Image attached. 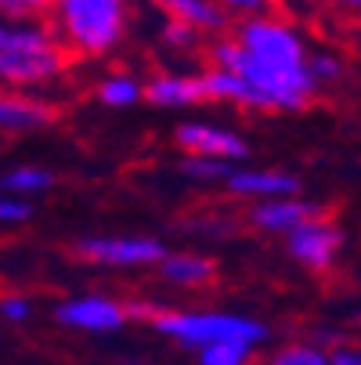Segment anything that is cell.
Returning <instances> with one entry per match:
<instances>
[{"mask_svg": "<svg viewBox=\"0 0 361 365\" xmlns=\"http://www.w3.org/2000/svg\"><path fill=\"white\" fill-rule=\"evenodd\" d=\"M69 62L47 19H0V91H40L62 80Z\"/></svg>", "mask_w": 361, "mask_h": 365, "instance_id": "6da1fadb", "label": "cell"}, {"mask_svg": "<svg viewBox=\"0 0 361 365\" xmlns=\"http://www.w3.org/2000/svg\"><path fill=\"white\" fill-rule=\"evenodd\" d=\"M47 22L69 58H105L127 40L130 0H51Z\"/></svg>", "mask_w": 361, "mask_h": 365, "instance_id": "7a4b0ae2", "label": "cell"}, {"mask_svg": "<svg viewBox=\"0 0 361 365\" xmlns=\"http://www.w3.org/2000/svg\"><path fill=\"white\" fill-rule=\"evenodd\" d=\"M148 326L192 354L202 347H214V344L256 347L268 340V326L261 319L239 315V311H174V307H163Z\"/></svg>", "mask_w": 361, "mask_h": 365, "instance_id": "3957f363", "label": "cell"}, {"mask_svg": "<svg viewBox=\"0 0 361 365\" xmlns=\"http://www.w3.org/2000/svg\"><path fill=\"white\" fill-rule=\"evenodd\" d=\"M249 58L264 62V66H278V69H296V66H307V47H303V36L282 22V19H246L239 22L235 36H231Z\"/></svg>", "mask_w": 361, "mask_h": 365, "instance_id": "277c9868", "label": "cell"}, {"mask_svg": "<svg viewBox=\"0 0 361 365\" xmlns=\"http://www.w3.org/2000/svg\"><path fill=\"white\" fill-rule=\"evenodd\" d=\"M73 253L98 268H156L167 246L156 235H83L73 242Z\"/></svg>", "mask_w": 361, "mask_h": 365, "instance_id": "5b68a950", "label": "cell"}, {"mask_svg": "<svg viewBox=\"0 0 361 365\" xmlns=\"http://www.w3.org/2000/svg\"><path fill=\"white\" fill-rule=\"evenodd\" d=\"M55 322L73 333H94V336H109L120 333L127 319V304L105 293H76L55 304Z\"/></svg>", "mask_w": 361, "mask_h": 365, "instance_id": "8992f818", "label": "cell"}, {"mask_svg": "<svg viewBox=\"0 0 361 365\" xmlns=\"http://www.w3.org/2000/svg\"><path fill=\"white\" fill-rule=\"evenodd\" d=\"M174 145L184 155H206V160H221V163H239L249 155V141L231 130L221 127L214 120H184L174 127Z\"/></svg>", "mask_w": 361, "mask_h": 365, "instance_id": "52a82bcc", "label": "cell"}, {"mask_svg": "<svg viewBox=\"0 0 361 365\" xmlns=\"http://www.w3.org/2000/svg\"><path fill=\"white\" fill-rule=\"evenodd\" d=\"M340 246H343L340 228L329 225V221H322V217L307 221V225H300V228H293V232L286 235V250H289V257L300 260V264H303V268H311V272H325L333 260H336Z\"/></svg>", "mask_w": 361, "mask_h": 365, "instance_id": "ba28073f", "label": "cell"}, {"mask_svg": "<svg viewBox=\"0 0 361 365\" xmlns=\"http://www.w3.org/2000/svg\"><path fill=\"white\" fill-rule=\"evenodd\" d=\"M322 217V206L307 202L300 195H289V199H268V202H253L249 206V225L261 228V232H278V235H289L293 228L307 225Z\"/></svg>", "mask_w": 361, "mask_h": 365, "instance_id": "9c48e42d", "label": "cell"}, {"mask_svg": "<svg viewBox=\"0 0 361 365\" xmlns=\"http://www.w3.org/2000/svg\"><path fill=\"white\" fill-rule=\"evenodd\" d=\"M141 101H152L159 109H188L206 101L202 73H159L141 87Z\"/></svg>", "mask_w": 361, "mask_h": 365, "instance_id": "30bf717a", "label": "cell"}, {"mask_svg": "<svg viewBox=\"0 0 361 365\" xmlns=\"http://www.w3.org/2000/svg\"><path fill=\"white\" fill-rule=\"evenodd\" d=\"M231 195L242 199H256V202H268V199H289L300 192V181L286 170H231V178L224 181Z\"/></svg>", "mask_w": 361, "mask_h": 365, "instance_id": "8fae6325", "label": "cell"}, {"mask_svg": "<svg viewBox=\"0 0 361 365\" xmlns=\"http://www.w3.org/2000/svg\"><path fill=\"white\" fill-rule=\"evenodd\" d=\"M156 8L167 15V22H181L199 36H221L231 22L217 0H156Z\"/></svg>", "mask_w": 361, "mask_h": 365, "instance_id": "7c38bea8", "label": "cell"}, {"mask_svg": "<svg viewBox=\"0 0 361 365\" xmlns=\"http://www.w3.org/2000/svg\"><path fill=\"white\" fill-rule=\"evenodd\" d=\"M55 123V106L36 94H8L0 91V130H40Z\"/></svg>", "mask_w": 361, "mask_h": 365, "instance_id": "4fadbf2b", "label": "cell"}, {"mask_svg": "<svg viewBox=\"0 0 361 365\" xmlns=\"http://www.w3.org/2000/svg\"><path fill=\"white\" fill-rule=\"evenodd\" d=\"M156 268L170 286H184V289H199L206 282H214V260L202 253H188V250L167 253Z\"/></svg>", "mask_w": 361, "mask_h": 365, "instance_id": "5bb4252c", "label": "cell"}, {"mask_svg": "<svg viewBox=\"0 0 361 365\" xmlns=\"http://www.w3.org/2000/svg\"><path fill=\"white\" fill-rule=\"evenodd\" d=\"M55 188V174L47 167H36V163H26V167H11L8 174H0V192H8L15 199H33V195H43Z\"/></svg>", "mask_w": 361, "mask_h": 365, "instance_id": "9a60e30c", "label": "cell"}, {"mask_svg": "<svg viewBox=\"0 0 361 365\" xmlns=\"http://www.w3.org/2000/svg\"><path fill=\"white\" fill-rule=\"evenodd\" d=\"M141 80L137 76H130V73H109L105 80L98 83V101L101 106H109V109H130V106H137L141 101Z\"/></svg>", "mask_w": 361, "mask_h": 365, "instance_id": "2e32d148", "label": "cell"}, {"mask_svg": "<svg viewBox=\"0 0 361 365\" xmlns=\"http://www.w3.org/2000/svg\"><path fill=\"white\" fill-rule=\"evenodd\" d=\"M181 178L192 185H224L231 178V163L221 160H206V155H184L181 160Z\"/></svg>", "mask_w": 361, "mask_h": 365, "instance_id": "e0dca14e", "label": "cell"}, {"mask_svg": "<svg viewBox=\"0 0 361 365\" xmlns=\"http://www.w3.org/2000/svg\"><path fill=\"white\" fill-rule=\"evenodd\" d=\"M268 365H329V351H322L318 344H289L278 347Z\"/></svg>", "mask_w": 361, "mask_h": 365, "instance_id": "ac0fdd59", "label": "cell"}, {"mask_svg": "<svg viewBox=\"0 0 361 365\" xmlns=\"http://www.w3.org/2000/svg\"><path fill=\"white\" fill-rule=\"evenodd\" d=\"M253 361V347L242 344H214L195 351V365H249Z\"/></svg>", "mask_w": 361, "mask_h": 365, "instance_id": "d6986e66", "label": "cell"}, {"mask_svg": "<svg viewBox=\"0 0 361 365\" xmlns=\"http://www.w3.org/2000/svg\"><path fill=\"white\" fill-rule=\"evenodd\" d=\"M0 319L11 322V326H22L33 319V300L26 293H4L0 297Z\"/></svg>", "mask_w": 361, "mask_h": 365, "instance_id": "ffe728a7", "label": "cell"}, {"mask_svg": "<svg viewBox=\"0 0 361 365\" xmlns=\"http://www.w3.org/2000/svg\"><path fill=\"white\" fill-rule=\"evenodd\" d=\"M51 0H0V19H47Z\"/></svg>", "mask_w": 361, "mask_h": 365, "instance_id": "44dd1931", "label": "cell"}, {"mask_svg": "<svg viewBox=\"0 0 361 365\" xmlns=\"http://www.w3.org/2000/svg\"><path fill=\"white\" fill-rule=\"evenodd\" d=\"M33 217V202L15 199L8 192H0V228H11V225H26Z\"/></svg>", "mask_w": 361, "mask_h": 365, "instance_id": "7402d4cb", "label": "cell"}, {"mask_svg": "<svg viewBox=\"0 0 361 365\" xmlns=\"http://www.w3.org/2000/svg\"><path fill=\"white\" fill-rule=\"evenodd\" d=\"M221 4V11L228 15V19H264L268 11H271V0H217Z\"/></svg>", "mask_w": 361, "mask_h": 365, "instance_id": "603a6c76", "label": "cell"}, {"mask_svg": "<svg viewBox=\"0 0 361 365\" xmlns=\"http://www.w3.org/2000/svg\"><path fill=\"white\" fill-rule=\"evenodd\" d=\"M163 43L167 47H174V51H195L199 43H202V36L195 33V29H188V26H181V22H163Z\"/></svg>", "mask_w": 361, "mask_h": 365, "instance_id": "cb8c5ba5", "label": "cell"}, {"mask_svg": "<svg viewBox=\"0 0 361 365\" xmlns=\"http://www.w3.org/2000/svg\"><path fill=\"white\" fill-rule=\"evenodd\" d=\"M307 73H311V80L318 87L322 80H336L343 69H340V62L333 55H315V58H307Z\"/></svg>", "mask_w": 361, "mask_h": 365, "instance_id": "d4e9b609", "label": "cell"}, {"mask_svg": "<svg viewBox=\"0 0 361 365\" xmlns=\"http://www.w3.org/2000/svg\"><path fill=\"white\" fill-rule=\"evenodd\" d=\"M329 365H361V347H333L329 351Z\"/></svg>", "mask_w": 361, "mask_h": 365, "instance_id": "484cf974", "label": "cell"}, {"mask_svg": "<svg viewBox=\"0 0 361 365\" xmlns=\"http://www.w3.org/2000/svg\"><path fill=\"white\" fill-rule=\"evenodd\" d=\"M336 4H343V8H361V0H336Z\"/></svg>", "mask_w": 361, "mask_h": 365, "instance_id": "4316f807", "label": "cell"}]
</instances>
